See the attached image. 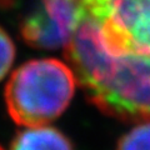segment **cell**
I'll use <instances>...</instances> for the list:
<instances>
[{
  "instance_id": "obj_5",
  "label": "cell",
  "mask_w": 150,
  "mask_h": 150,
  "mask_svg": "<svg viewBox=\"0 0 150 150\" xmlns=\"http://www.w3.org/2000/svg\"><path fill=\"white\" fill-rule=\"evenodd\" d=\"M9 150H75L67 135L48 125L26 128L13 138Z\"/></svg>"
},
{
  "instance_id": "obj_1",
  "label": "cell",
  "mask_w": 150,
  "mask_h": 150,
  "mask_svg": "<svg viewBox=\"0 0 150 150\" xmlns=\"http://www.w3.org/2000/svg\"><path fill=\"white\" fill-rule=\"evenodd\" d=\"M76 80L98 109L120 120H150V55L112 53L86 19L65 46Z\"/></svg>"
},
{
  "instance_id": "obj_3",
  "label": "cell",
  "mask_w": 150,
  "mask_h": 150,
  "mask_svg": "<svg viewBox=\"0 0 150 150\" xmlns=\"http://www.w3.org/2000/svg\"><path fill=\"white\" fill-rule=\"evenodd\" d=\"M86 19L84 0H40L21 21L20 34L36 49L65 48Z\"/></svg>"
},
{
  "instance_id": "obj_7",
  "label": "cell",
  "mask_w": 150,
  "mask_h": 150,
  "mask_svg": "<svg viewBox=\"0 0 150 150\" xmlns=\"http://www.w3.org/2000/svg\"><path fill=\"white\" fill-rule=\"evenodd\" d=\"M14 58H15V46L8 33L0 26V80L10 70Z\"/></svg>"
},
{
  "instance_id": "obj_4",
  "label": "cell",
  "mask_w": 150,
  "mask_h": 150,
  "mask_svg": "<svg viewBox=\"0 0 150 150\" xmlns=\"http://www.w3.org/2000/svg\"><path fill=\"white\" fill-rule=\"evenodd\" d=\"M96 21L110 51L150 55V0H103Z\"/></svg>"
},
{
  "instance_id": "obj_2",
  "label": "cell",
  "mask_w": 150,
  "mask_h": 150,
  "mask_svg": "<svg viewBox=\"0 0 150 150\" xmlns=\"http://www.w3.org/2000/svg\"><path fill=\"white\" fill-rule=\"evenodd\" d=\"M76 76L71 67L56 59L30 60L11 74L5 86V105L18 125H48L71 101Z\"/></svg>"
},
{
  "instance_id": "obj_6",
  "label": "cell",
  "mask_w": 150,
  "mask_h": 150,
  "mask_svg": "<svg viewBox=\"0 0 150 150\" xmlns=\"http://www.w3.org/2000/svg\"><path fill=\"white\" fill-rule=\"evenodd\" d=\"M116 150H150V120L138 124L119 139Z\"/></svg>"
}]
</instances>
